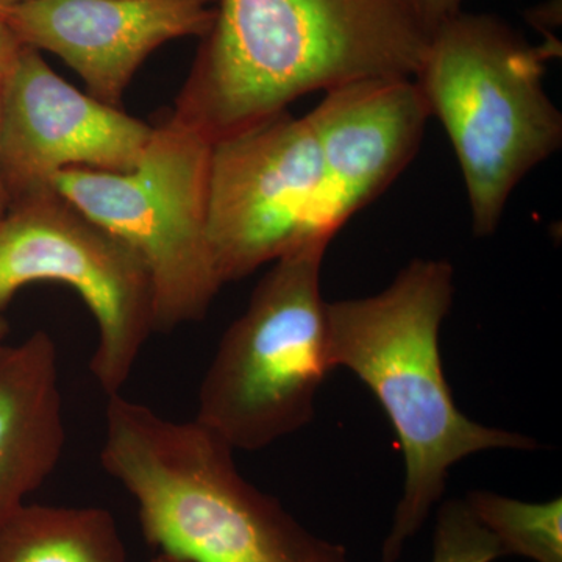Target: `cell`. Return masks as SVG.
Here are the masks:
<instances>
[{"mask_svg": "<svg viewBox=\"0 0 562 562\" xmlns=\"http://www.w3.org/2000/svg\"><path fill=\"white\" fill-rule=\"evenodd\" d=\"M431 36L416 0H216L169 114L214 144L310 92L414 79Z\"/></svg>", "mask_w": 562, "mask_h": 562, "instance_id": "1", "label": "cell"}, {"mask_svg": "<svg viewBox=\"0 0 562 562\" xmlns=\"http://www.w3.org/2000/svg\"><path fill=\"white\" fill-rule=\"evenodd\" d=\"M453 266L414 260L375 295L328 303L331 368L353 372L390 417L405 483L382 546V562L405 547L441 503L453 465L490 450H536L530 436L473 422L443 372L439 333L452 308Z\"/></svg>", "mask_w": 562, "mask_h": 562, "instance_id": "2", "label": "cell"}, {"mask_svg": "<svg viewBox=\"0 0 562 562\" xmlns=\"http://www.w3.org/2000/svg\"><path fill=\"white\" fill-rule=\"evenodd\" d=\"M233 454L195 419L106 397L101 464L135 502L157 552L187 562H350L342 543L314 535L244 479Z\"/></svg>", "mask_w": 562, "mask_h": 562, "instance_id": "3", "label": "cell"}, {"mask_svg": "<svg viewBox=\"0 0 562 562\" xmlns=\"http://www.w3.org/2000/svg\"><path fill=\"white\" fill-rule=\"evenodd\" d=\"M561 54L531 46L494 14L460 13L432 32L416 83L460 162L475 236L497 231L520 180L562 144V116L543 90Z\"/></svg>", "mask_w": 562, "mask_h": 562, "instance_id": "4", "label": "cell"}, {"mask_svg": "<svg viewBox=\"0 0 562 562\" xmlns=\"http://www.w3.org/2000/svg\"><path fill=\"white\" fill-rule=\"evenodd\" d=\"M328 244L306 243L272 262L203 375L195 420L235 452H258L313 420L333 371L321 288Z\"/></svg>", "mask_w": 562, "mask_h": 562, "instance_id": "5", "label": "cell"}, {"mask_svg": "<svg viewBox=\"0 0 562 562\" xmlns=\"http://www.w3.org/2000/svg\"><path fill=\"white\" fill-rule=\"evenodd\" d=\"M211 149L210 140L168 113L154 124L131 171L72 168L52 180L58 194L146 266L155 333L202 321L224 286L209 232Z\"/></svg>", "mask_w": 562, "mask_h": 562, "instance_id": "6", "label": "cell"}, {"mask_svg": "<svg viewBox=\"0 0 562 562\" xmlns=\"http://www.w3.org/2000/svg\"><path fill=\"white\" fill-rule=\"evenodd\" d=\"M38 281L65 284L87 305L98 325L92 376L106 397L122 394L155 333L154 290L138 255L52 188L0 220V314Z\"/></svg>", "mask_w": 562, "mask_h": 562, "instance_id": "7", "label": "cell"}, {"mask_svg": "<svg viewBox=\"0 0 562 562\" xmlns=\"http://www.w3.org/2000/svg\"><path fill=\"white\" fill-rule=\"evenodd\" d=\"M325 181L308 117L277 114L211 149L209 232L222 283L246 279L288 251L331 243Z\"/></svg>", "mask_w": 562, "mask_h": 562, "instance_id": "8", "label": "cell"}, {"mask_svg": "<svg viewBox=\"0 0 562 562\" xmlns=\"http://www.w3.org/2000/svg\"><path fill=\"white\" fill-rule=\"evenodd\" d=\"M154 125L61 79L41 52L21 44L7 77L0 125V180L9 206L50 191L66 169L127 172Z\"/></svg>", "mask_w": 562, "mask_h": 562, "instance_id": "9", "label": "cell"}, {"mask_svg": "<svg viewBox=\"0 0 562 562\" xmlns=\"http://www.w3.org/2000/svg\"><path fill=\"white\" fill-rule=\"evenodd\" d=\"M216 0H27L0 13L24 46L60 58L88 94L121 109L144 61L171 41L203 38Z\"/></svg>", "mask_w": 562, "mask_h": 562, "instance_id": "10", "label": "cell"}, {"mask_svg": "<svg viewBox=\"0 0 562 562\" xmlns=\"http://www.w3.org/2000/svg\"><path fill=\"white\" fill-rule=\"evenodd\" d=\"M306 117L324 169L322 222L335 238L413 161L431 113L412 77H375L325 92Z\"/></svg>", "mask_w": 562, "mask_h": 562, "instance_id": "11", "label": "cell"}, {"mask_svg": "<svg viewBox=\"0 0 562 562\" xmlns=\"http://www.w3.org/2000/svg\"><path fill=\"white\" fill-rule=\"evenodd\" d=\"M66 441L57 342L44 330L0 342V525L47 482Z\"/></svg>", "mask_w": 562, "mask_h": 562, "instance_id": "12", "label": "cell"}, {"mask_svg": "<svg viewBox=\"0 0 562 562\" xmlns=\"http://www.w3.org/2000/svg\"><path fill=\"white\" fill-rule=\"evenodd\" d=\"M0 562H127V549L109 509L25 503L0 525Z\"/></svg>", "mask_w": 562, "mask_h": 562, "instance_id": "13", "label": "cell"}, {"mask_svg": "<svg viewBox=\"0 0 562 562\" xmlns=\"http://www.w3.org/2000/svg\"><path fill=\"white\" fill-rule=\"evenodd\" d=\"M475 519L494 536L503 557L562 562V498L522 502L491 491H471L464 498Z\"/></svg>", "mask_w": 562, "mask_h": 562, "instance_id": "14", "label": "cell"}, {"mask_svg": "<svg viewBox=\"0 0 562 562\" xmlns=\"http://www.w3.org/2000/svg\"><path fill=\"white\" fill-rule=\"evenodd\" d=\"M502 549L461 498L439 505L430 562H495Z\"/></svg>", "mask_w": 562, "mask_h": 562, "instance_id": "15", "label": "cell"}, {"mask_svg": "<svg viewBox=\"0 0 562 562\" xmlns=\"http://www.w3.org/2000/svg\"><path fill=\"white\" fill-rule=\"evenodd\" d=\"M20 47V41L10 31L9 25L0 20V125H2L3 94H5L7 77H9V70ZM7 211H9V199H7L2 180H0V220L5 216Z\"/></svg>", "mask_w": 562, "mask_h": 562, "instance_id": "16", "label": "cell"}, {"mask_svg": "<svg viewBox=\"0 0 562 562\" xmlns=\"http://www.w3.org/2000/svg\"><path fill=\"white\" fill-rule=\"evenodd\" d=\"M416 3L422 18L435 32L443 22L460 13L462 0H416Z\"/></svg>", "mask_w": 562, "mask_h": 562, "instance_id": "17", "label": "cell"}, {"mask_svg": "<svg viewBox=\"0 0 562 562\" xmlns=\"http://www.w3.org/2000/svg\"><path fill=\"white\" fill-rule=\"evenodd\" d=\"M149 562H187L183 560H179V558L172 557V554L157 552L155 557L151 558Z\"/></svg>", "mask_w": 562, "mask_h": 562, "instance_id": "18", "label": "cell"}, {"mask_svg": "<svg viewBox=\"0 0 562 562\" xmlns=\"http://www.w3.org/2000/svg\"><path fill=\"white\" fill-rule=\"evenodd\" d=\"M10 333V324L9 321L3 317V314H0V342L7 341V336Z\"/></svg>", "mask_w": 562, "mask_h": 562, "instance_id": "19", "label": "cell"}, {"mask_svg": "<svg viewBox=\"0 0 562 562\" xmlns=\"http://www.w3.org/2000/svg\"><path fill=\"white\" fill-rule=\"evenodd\" d=\"M22 2H27V0H0V13L11 9V7L20 5Z\"/></svg>", "mask_w": 562, "mask_h": 562, "instance_id": "20", "label": "cell"}]
</instances>
